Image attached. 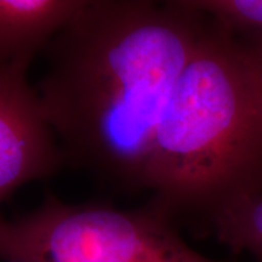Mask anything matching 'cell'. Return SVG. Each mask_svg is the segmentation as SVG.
Here are the masks:
<instances>
[{
  "label": "cell",
  "mask_w": 262,
  "mask_h": 262,
  "mask_svg": "<svg viewBox=\"0 0 262 262\" xmlns=\"http://www.w3.org/2000/svg\"><path fill=\"white\" fill-rule=\"evenodd\" d=\"M206 18L181 2L84 0L35 89L64 162L146 189L153 141Z\"/></svg>",
  "instance_id": "6da1fadb"
},
{
  "label": "cell",
  "mask_w": 262,
  "mask_h": 262,
  "mask_svg": "<svg viewBox=\"0 0 262 262\" xmlns=\"http://www.w3.org/2000/svg\"><path fill=\"white\" fill-rule=\"evenodd\" d=\"M206 18V17H205ZM262 188V84L245 44L206 18L157 127L148 206L173 221Z\"/></svg>",
  "instance_id": "7a4b0ae2"
},
{
  "label": "cell",
  "mask_w": 262,
  "mask_h": 262,
  "mask_svg": "<svg viewBox=\"0 0 262 262\" xmlns=\"http://www.w3.org/2000/svg\"><path fill=\"white\" fill-rule=\"evenodd\" d=\"M5 262H219L186 243L162 212L70 204L49 195L14 221L0 219Z\"/></svg>",
  "instance_id": "3957f363"
},
{
  "label": "cell",
  "mask_w": 262,
  "mask_h": 262,
  "mask_svg": "<svg viewBox=\"0 0 262 262\" xmlns=\"http://www.w3.org/2000/svg\"><path fill=\"white\" fill-rule=\"evenodd\" d=\"M27 71L0 70V203L26 183L54 175L64 163Z\"/></svg>",
  "instance_id": "277c9868"
},
{
  "label": "cell",
  "mask_w": 262,
  "mask_h": 262,
  "mask_svg": "<svg viewBox=\"0 0 262 262\" xmlns=\"http://www.w3.org/2000/svg\"><path fill=\"white\" fill-rule=\"evenodd\" d=\"M84 0H0V70L28 68Z\"/></svg>",
  "instance_id": "5b68a950"
},
{
  "label": "cell",
  "mask_w": 262,
  "mask_h": 262,
  "mask_svg": "<svg viewBox=\"0 0 262 262\" xmlns=\"http://www.w3.org/2000/svg\"><path fill=\"white\" fill-rule=\"evenodd\" d=\"M216 238L234 253L262 262V191L238 192L217 203L208 216Z\"/></svg>",
  "instance_id": "8992f818"
},
{
  "label": "cell",
  "mask_w": 262,
  "mask_h": 262,
  "mask_svg": "<svg viewBox=\"0 0 262 262\" xmlns=\"http://www.w3.org/2000/svg\"><path fill=\"white\" fill-rule=\"evenodd\" d=\"M228 34L262 35V0H185Z\"/></svg>",
  "instance_id": "52a82bcc"
},
{
  "label": "cell",
  "mask_w": 262,
  "mask_h": 262,
  "mask_svg": "<svg viewBox=\"0 0 262 262\" xmlns=\"http://www.w3.org/2000/svg\"><path fill=\"white\" fill-rule=\"evenodd\" d=\"M249 56L262 84V35H254L249 44H245Z\"/></svg>",
  "instance_id": "ba28073f"
}]
</instances>
